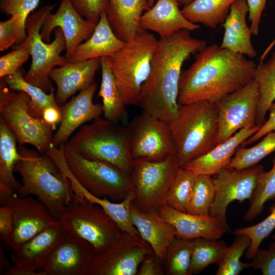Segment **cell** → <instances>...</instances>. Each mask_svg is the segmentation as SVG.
<instances>
[{
  "label": "cell",
  "instance_id": "47",
  "mask_svg": "<svg viewBox=\"0 0 275 275\" xmlns=\"http://www.w3.org/2000/svg\"><path fill=\"white\" fill-rule=\"evenodd\" d=\"M21 21V17L19 15H15L0 22L1 51H4L16 43Z\"/></svg>",
  "mask_w": 275,
  "mask_h": 275
},
{
  "label": "cell",
  "instance_id": "55",
  "mask_svg": "<svg viewBox=\"0 0 275 275\" xmlns=\"http://www.w3.org/2000/svg\"><path fill=\"white\" fill-rule=\"evenodd\" d=\"M154 1L155 0H148V5L150 8H151L154 5Z\"/></svg>",
  "mask_w": 275,
  "mask_h": 275
},
{
  "label": "cell",
  "instance_id": "52",
  "mask_svg": "<svg viewBox=\"0 0 275 275\" xmlns=\"http://www.w3.org/2000/svg\"><path fill=\"white\" fill-rule=\"evenodd\" d=\"M42 119L54 130H56L57 124L60 123L62 119L61 106H51L45 108L42 113Z\"/></svg>",
  "mask_w": 275,
  "mask_h": 275
},
{
  "label": "cell",
  "instance_id": "10",
  "mask_svg": "<svg viewBox=\"0 0 275 275\" xmlns=\"http://www.w3.org/2000/svg\"><path fill=\"white\" fill-rule=\"evenodd\" d=\"M181 168L177 153L158 161L133 160V204L142 211L158 210Z\"/></svg>",
  "mask_w": 275,
  "mask_h": 275
},
{
  "label": "cell",
  "instance_id": "49",
  "mask_svg": "<svg viewBox=\"0 0 275 275\" xmlns=\"http://www.w3.org/2000/svg\"><path fill=\"white\" fill-rule=\"evenodd\" d=\"M13 219L11 210L6 205L0 207V237L5 244L10 239L13 231Z\"/></svg>",
  "mask_w": 275,
  "mask_h": 275
},
{
  "label": "cell",
  "instance_id": "43",
  "mask_svg": "<svg viewBox=\"0 0 275 275\" xmlns=\"http://www.w3.org/2000/svg\"><path fill=\"white\" fill-rule=\"evenodd\" d=\"M40 0H0L2 13L11 17L19 15L21 21L18 28L16 45L22 43L26 38L25 22L30 14L38 6Z\"/></svg>",
  "mask_w": 275,
  "mask_h": 275
},
{
  "label": "cell",
  "instance_id": "2",
  "mask_svg": "<svg viewBox=\"0 0 275 275\" xmlns=\"http://www.w3.org/2000/svg\"><path fill=\"white\" fill-rule=\"evenodd\" d=\"M206 46L205 41L192 37L187 30L160 37L140 96L138 105L144 112L168 123L177 116L182 65Z\"/></svg>",
  "mask_w": 275,
  "mask_h": 275
},
{
  "label": "cell",
  "instance_id": "48",
  "mask_svg": "<svg viewBox=\"0 0 275 275\" xmlns=\"http://www.w3.org/2000/svg\"><path fill=\"white\" fill-rule=\"evenodd\" d=\"M249 7V19L253 35H258L262 12L267 0H246Z\"/></svg>",
  "mask_w": 275,
  "mask_h": 275
},
{
  "label": "cell",
  "instance_id": "32",
  "mask_svg": "<svg viewBox=\"0 0 275 275\" xmlns=\"http://www.w3.org/2000/svg\"><path fill=\"white\" fill-rule=\"evenodd\" d=\"M16 143L12 130L0 119V187L14 190L17 194L22 184L13 174L20 157Z\"/></svg>",
  "mask_w": 275,
  "mask_h": 275
},
{
  "label": "cell",
  "instance_id": "31",
  "mask_svg": "<svg viewBox=\"0 0 275 275\" xmlns=\"http://www.w3.org/2000/svg\"><path fill=\"white\" fill-rule=\"evenodd\" d=\"M102 80L98 96L102 99L105 119L113 122L127 119L125 104L121 96L107 57L101 58Z\"/></svg>",
  "mask_w": 275,
  "mask_h": 275
},
{
  "label": "cell",
  "instance_id": "53",
  "mask_svg": "<svg viewBox=\"0 0 275 275\" xmlns=\"http://www.w3.org/2000/svg\"><path fill=\"white\" fill-rule=\"evenodd\" d=\"M6 275H42L40 271H35L20 267L15 265L11 266L4 273Z\"/></svg>",
  "mask_w": 275,
  "mask_h": 275
},
{
  "label": "cell",
  "instance_id": "28",
  "mask_svg": "<svg viewBox=\"0 0 275 275\" xmlns=\"http://www.w3.org/2000/svg\"><path fill=\"white\" fill-rule=\"evenodd\" d=\"M125 43L115 35L108 21L107 11H104L91 37L80 44L67 59L74 63L108 57Z\"/></svg>",
  "mask_w": 275,
  "mask_h": 275
},
{
  "label": "cell",
  "instance_id": "16",
  "mask_svg": "<svg viewBox=\"0 0 275 275\" xmlns=\"http://www.w3.org/2000/svg\"><path fill=\"white\" fill-rule=\"evenodd\" d=\"M4 205L11 210L14 225L11 237L4 244L8 250L17 249L59 220L32 196L20 197L16 194Z\"/></svg>",
  "mask_w": 275,
  "mask_h": 275
},
{
  "label": "cell",
  "instance_id": "12",
  "mask_svg": "<svg viewBox=\"0 0 275 275\" xmlns=\"http://www.w3.org/2000/svg\"><path fill=\"white\" fill-rule=\"evenodd\" d=\"M127 127L133 160L158 161L176 153L168 122L143 111Z\"/></svg>",
  "mask_w": 275,
  "mask_h": 275
},
{
  "label": "cell",
  "instance_id": "9",
  "mask_svg": "<svg viewBox=\"0 0 275 275\" xmlns=\"http://www.w3.org/2000/svg\"><path fill=\"white\" fill-rule=\"evenodd\" d=\"M30 99L24 92L10 90L1 78L0 119L12 130L19 146L31 144L44 153L52 144L54 130L42 119L30 113Z\"/></svg>",
  "mask_w": 275,
  "mask_h": 275
},
{
  "label": "cell",
  "instance_id": "33",
  "mask_svg": "<svg viewBox=\"0 0 275 275\" xmlns=\"http://www.w3.org/2000/svg\"><path fill=\"white\" fill-rule=\"evenodd\" d=\"M24 70L21 67L14 74L2 79L10 90L26 93L30 97L28 103L30 113L36 117L42 119V113L45 108L60 106L56 99L54 89L53 87L47 94L41 88L27 82L24 78Z\"/></svg>",
  "mask_w": 275,
  "mask_h": 275
},
{
  "label": "cell",
  "instance_id": "24",
  "mask_svg": "<svg viewBox=\"0 0 275 275\" xmlns=\"http://www.w3.org/2000/svg\"><path fill=\"white\" fill-rule=\"evenodd\" d=\"M158 211L162 218L175 228L177 237L219 239L226 233L217 220L210 214L202 216L181 212L167 204Z\"/></svg>",
  "mask_w": 275,
  "mask_h": 275
},
{
  "label": "cell",
  "instance_id": "36",
  "mask_svg": "<svg viewBox=\"0 0 275 275\" xmlns=\"http://www.w3.org/2000/svg\"><path fill=\"white\" fill-rule=\"evenodd\" d=\"M193 240L176 236L172 240L163 260L167 274L190 275Z\"/></svg>",
  "mask_w": 275,
  "mask_h": 275
},
{
  "label": "cell",
  "instance_id": "51",
  "mask_svg": "<svg viewBox=\"0 0 275 275\" xmlns=\"http://www.w3.org/2000/svg\"><path fill=\"white\" fill-rule=\"evenodd\" d=\"M160 259L154 252L148 255L141 263L138 275H163L164 272Z\"/></svg>",
  "mask_w": 275,
  "mask_h": 275
},
{
  "label": "cell",
  "instance_id": "40",
  "mask_svg": "<svg viewBox=\"0 0 275 275\" xmlns=\"http://www.w3.org/2000/svg\"><path fill=\"white\" fill-rule=\"evenodd\" d=\"M196 174L181 167L167 194L166 204L186 212L193 193Z\"/></svg>",
  "mask_w": 275,
  "mask_h": 275
},
{
  "label": "cell",
  "instance_id": "18",
  "mask_svg": "<svg viewBox=\"0 0 275 275\" xmlns=\"http://www.w3.org/2000/svg\"><path fill=\"white\" fill-rule=\"evenodd\" d=\"M94 255L90 243L69 232L40 271L42 275H85Z\"/></svg>",
  "mask_w": 275,
  "mask_h": 275
},
{
  "label": "cell",
  "instance_id": "20",
  "mask_svg": "<svg viewBox=\"0 0 275 275\" xmlns=\"http://www.w3.org/2000/svg\"><path fill=\"white\" fill-rule=\"evenodd\" d=\"M97 89L94 82L89 87L61 106L62 119L53 136L52 143L59 147L65 144L72 133L85 123L100 117L103 113L102 104L94 103L93 98Z\"/></svg>",
  "mask_w": 275,
  "mask_h": 275
},
{
  "label": "cell",
  "instance_id": "42",
  "mask_svg": "<svg viewBox=\"0 0 275 275\" xmlns=\"http://www.w3.org/2000/svg\"><path fill=\"white\" fill-rule=\"evenodd\" d=\"M275 229V206L263 221L254 225L239 228L232 233L235 236L244 234L251 239V244L245 252L246 258L252 259L263 240Z\"/></svg>",
  "mask_w": 275,
  "mask_h": 275
},
{
  "label": "cell",
  "instance_id": "14",
  "mask_svg": "<svg viewBox=\"0 0 275 275\" xmlns=\"http://www.w3.org/2000/svg\"><path fill=\"white\" fill-rule=\"evenodd\" d=\"M264 170L260 164L241 169L226 167L213 175L215 194L209 214L217 220L226 233L231 231L226 217L228 206L234 201L250 200L258 177Z\"/></svg>",
  "mask_w": 275,
  "mask_h": 275
},
{
  "label": "cell",
  "instance_id": "35",
  "mask_svg": "<svg viewBox=\"0 0 275 275\" xmlns=\"http://www.w3.org/2000/svg\"><path fill=\"white\" fill-rule=\"evenodd\" d=\"M227 247L224 241L218 239L202 237L194 239L190 275L200 273L212 264L219 265Z\"/></svg>",
  "mask_w": 275,
  "mask_h": 275
},
{
  "label": "cell",
  "instance_id": "5",
  "mask_svg": "<svg viewBox=\"0 0 275 275\" xmlns=\"http://www.w3.org/2000/svg\"><path fill=\"white\" fill-rule=\"evenodd\" d=\"M66 144L83 157L111 163L130 174L133 160L127 127L98 117L84 124Z\"/></svg>",
  "mask_w": 275,
  "mask_h": 275
},
{
  "label": "cell",
  "instance_id": "23",
  "mask_svg": "<svg viewBox=\"0 0 275 275\" xmlns=\"http://www.w3.org/2000/svg\"><path fill=\"white\" fill-rule=\"evenodd\" d=\"M130 217L141 237L150 245L154 253L163 260L169 245L176 236L175 228L162 218L158 210L142 211L133 202Z\"/></svg>",
  "mask_w": 275,
  "mask_h": 275
},
{
  "label": "cell",
  "instance_id": "56",
  "mask_svg": "<svg viewBox=\"0 0 275 275\" xmlns=\"http://www.w3.org/2000/svg\"><path fill=\"white\" fill-rule=\"evenodd\" d=\"M272 239L273 240H275V234L272 236Z\"/></svg>",
  "mask_w": 275,
  "mask_h": 275
},
{
  "label": "cell",
  "instance_id": "21",
  "mask_svg": "<svg viewBox=\"0 0 275 275\" xmlns=\"http://www.w3.org/2000/svg\"><path fill=\"white\" fill-rule=\"evenodd\" d=\"M101 66V58L77 62H68L59 68H53L49 77L56 84V99L60 106L78 91L89 87L94 82L97 70Z\"/></svg>",
  "mask_w": 275,
  "mask_h": 275
},
{
  "label": "cell",
  "instance_id": "7",
  "mask_svg": "<svg viewBox=\"0 0 275 275\" xmlns=\"http://www.w3.org/2000/svg\"><path fill=\"white\" fill-rule=\"evenodd\" d=\"M52 5L45 6L32 14L25 22L26 38L20 45L25 47L32 57V64L24 79L45 92L53 88L49 77L50 71L56 66H62L69 62L65 56H61L66 49V42L61 28L53 31L54 38L50 43L44 42L40 32L47 15L53 9Z\"/></svg>",
  "mask_w": 275,
  "mask_h": 275
},
{
  "label": "cell",
  "instance_id": "13",
  "mask_svg": "<svg viewBox=\"0 0 275 275\" xmlns=\"http://www.w3.org/2000/svg\"><path fill=\"white\" fill-rule=\"evenodd\" d=\"M153 251L140 236L122 231L111 246L95 254L85 275H135L144 259Z\"/></svg>",
  "mask_w": 275,
  "mask_h": 275
},
{
  "label": "cell",
  "instance_id": "45",
  "mask_svg": "<svg viewBox=\"0 0 275 275\" xmlns=\"http://www.w3.org/2000/svg\"><path fill=\"white\" fill-rule=\"evenodd\" d=\"M75 10L85 19L96 24L101 13L107 10L109 0H70Z\"/></svg>",
  "mask_w": 275,
  "mask_h": 275
},
{
  "label": "cell",
  "instance_id": "11",
  "mask_svg": "<svg viewBox=\"0 0 275 275\" xmlns=\"http://www.w3.org/2000/svg\"><path fill=\"white\" fill-rule=\"evenodd\" d=\"M59 219L69 233L90 243L95 254L108 249L122 232L101 206L86 200L71 203Z\"/></svg>",
  "mask_w": 275,
  "mask_h": 275
},
{
  "label": "cell",
  "instance_id": "54",
  "mask_svg": "<svg viewBox=\"0 0 275 275\" xmlns=\"http://www.w3.org/2000/svg\"><path fill=\"white\" fill-rule=\"evenodd\" d=\"M193 0H177L178 3L181 5H183L184 6L188 4L191 2H192Z\"/></svg>",
  "mask_w": 275,
  "mask_h": 275
},
{
  "label": "cell",
  "instance_id": "34",
  "mask_svg": "<svg viewBox=\"0 0 275 275\" xmlns=\"http://www.w3.org/2000/svg\"><path fill=\"white\" fill-rule=\"evenodd\" d=\"M254 79L259 93L256 123L262 126L269 107L275 101V53L267 62L256 66Z\"/></svg>",
  "mask_w": 275,
  "mask_h": 275
},
{
  "label": "cell",
  "instance_id": "6",
  "mask_svg": "<svg viewBox=\"0 0 275 275\" xmlns=\"http://www.w3.org/2000/svg\"><path fill=\"white\" fill-rule=\"evenodd\" d=\"M158 40L141 30L129 42L107 57L126 106L138 105L142 88L150 72Z\"/></svg>",
  "mask_w": 275,
  "mask_h": 275
},
{
  "label": "cell",
  "instance_id": "39",
  "mask_svg": "<svg viewBox=\"0 0 275 275\" xmlns=\"http://www.w3.org/2000/svg\"><path fill=\"white\" fill-rule=\"evenodd\" d=\"M211 176L196 174L186 212L202 216L209 214L215 194V185Z\"/></svg>",
  "mask_w": 275,
  "mask_h": 275
},
{
  "label": "cell",
  "instance_id": "50",
  "mask_svg": "<svg viewBox=\"0 0 275 275\" xmlns=\"http://www.w3.org/2000/svg\"><path fill=\"white\" fill-rule=\"evenodd\" d=\"M269 117L259 130L244 141L241 147H246L257 142L268 133L275 131V102L269 108Z\"/></svg>",
  "mask_w": 275,
  "mask_h": 275
},
{
  "label": "cell",
  "instance_id": "38",
  "mask_svg": "<svg viewBox=\"0 0 275 275\" xmlns=\"http://www.w3.org/2000/svg\"><path fill=\"white\" fill-rule=\"evenodd\" d=\"M272 162L271 169L264 170L258 177L250 207L243 216L245 221H251L257 217L268 201L275 200V154Z\"/></svg>",
  "mask_w": 275,
  "mask_h": 275
},
{
  "label": "cell",
  "instance_id": "27",
  "mask_svg": "<svg viewBox=\"0 0 275 275\" xmlns=\"http://www.w3.org/2000/svg\"><path fill=\"white\" fill-rule=\"evenodd\" d=\"M150 8L148 0H109L107 19L117 37L128 43L141 30V16Z\"/></svg>",
  "mask_w": 275,
  "mask_h": 275
},
{
  "label": "cell",
  "instance_id": "15",
  "mask_svg": "<svg viewBox=\"0 0 275 275\" xmlns=\"http://www.w3.org/2000/svg\"><path fill=\"white\" fill-rule=\"evenodd\" d=\"M258 97V85L254 79L215 103L218 124L215 146L238 131L257 125Z\"/></svg>",
  "mask_w": 275,
  "mask_h": 275
},
{
  "label": "cell",
  "instance_id": "4",
  "mask_svg": "<svg viewBox=\"0 0 275 275\" xmlns=\"http://www.w3.org/2000/svg\"><path fill=\"white\" fill-rule=\"evenodd\" d=\"M169 124L181 167L216 145L218 124L214 103L179 104L178 115Z\"/></svg>",
  "mask_w": 275,
  "mask_h": 275
},
{
  "label": "cell",
  "instance_id": "25",
  "mask_svg": "<svg viewBox=\"0 0 275 275\" xmlns=\"http://www.w3.org/2000/svg\"><path fill=\"white\" fill-rule=\"evenodd\" d=\"M260 126L256 125L238 131L205 154L190 161L183 168L191 171L196 174L213 176L227 167L238 148L256 133Z\"/></svg>",
  "mask_w": 275,
  "mask_h": 275
},
{
  "label": "cell",
  "instance_id": "46",
  "mask_svg": "<svg viewBox=\"0 0 275 275\" xmlns=\"http://www.w3.org/2000/svg\"><path fill=\"white\" fill-rule=\"evenodd\" d=\"M251 267L260 269L263 275H275V240L268 249H258L251 262Z\"/></svg>",
  "mask_w": 275,
  "mask_h": 275
},
{
  "label": "cell",
  "instance_id": "26",
  "mask_svg": "<svg viewBox=\"0 0 275 275\" xmlns=\"http://www.w3.org/2000/svg\"><path fill=\"white\" fill-rule=\"evenodd\" d=\"M249 11L246 0H236L231 5L229 13L223 24L225 31L220 46L254 58L257 54L251 40L252 32L246 20Z\"/></svg>",
  "mask_w": 275,
  "mask_h": 275
},
{
  "label": "cell",
  "instance_id": "29",
  "mask_svg": "<svg viewBox=\"0 0 275 275\" xmlns=\"http://www.w3.org/2000/svg\"><path fill=\"white\" fill-rule=\"evenodd\" d=\"M64 173L69 179L73 192L79 200H86L99 205L115 221L122 231L134 236H140L130 217L134 192L121 202H112L106 198H101L93 195L79 182L68 168L64 169Z\"/></svg>",
  "mask_w": 275,
  "mask_h": 275
},
{
  "label": "cell",
  "instance_id": "22",
  "mask_svg": "<svg viewBox=\"0 0 275 275\" xmlns=\"http://www.w3.org/2000/svg\"><path fill=\"white\" fill-rule=\"evenodd\" d=\"M179 4L177 0H158L141 16V30L153 31L160 37L170 36L181 30H198L200 25L190 22L184 16Z\"/></svg>",
  "mask_w": 275,
  "mask_h": 275
},
{
  "label": "cell",
  "instance_id": "30",
  "mask_svg": "<svg viewBox=\"0 0 275 275\" xmlns=\"http://www.w3.org/2000/svg\"><path fill=\"white\" fill-rule=\"evenodd\" d=\"M236 0H193L181 10L190 22L211 29L223 24L231 5Z\"/></svg>",
  "mask_w": 275,
  "mask_h": 275
},
{
  "label": "cell",
  "instance_id": "19",
  "mask_svg": "<svg viewBox=\"0 0 275 275\" xmlns=\"http://www.w3.org/2000/svg\"><path fill=\"white\" fill-rule=\"evenodd\" d=\"M68 233L59 219L11 251V256L14 265L27 269L41 270L51 253Z\"/></svg>",
  "mask_w": 275,
  "mask_h": 275
},
{
  "label": "cell",
  "instance_id": "1",
  "mask_svg": "<svg viewBox=\"0 0 275 275\" xmlns=\"http://www.w3.org/2000/svg\"><path fill=\"white\" fill-rule=\"evenodd\" d=\"M256 66L245 56L217 44L206 46L197 53L193 64L181 72L178 102L215 103L252 81Z\"/></svg>",
  "mask_w": 275,
  "mask_h": 275
},
{
  "label": "cell",
  "instance_id": "41",
  "mask_svg": "<svg viewBox=\"0 0 275 275\" xmlns=\"http://www.w3.org/2000/svg\"><path fill=\"white\" fill-rule=\"evenodd\" d=\"M232 243L227 247L219 265L216 275H238L243 269L251 267V263L242 262L240 258L249 248L251 239L246 235L236 236Z\"/></svg>",
  "mask_w": 275,
  "mask_h": 275
},
{
  "label": "cell",
  "instance_id": "37",
  "mask_svg": "<svg viewBox=\"0 0 275 275\" xmlns=\"http://www.w3.org/2000/svg\"><path fill=\"white\" fill-rule=\"evenodd\" d=\"M275 152V131L265 135L255 146L238 148L227 168L246 169L255 166L265 157Z\"/></svg>",
  "mask_w": 275,
  "mask_h": 275
},
{
  "label": "cell",
  "instance_id": "17",
  "mask_svg": "<svg viewBox=\"0 0 275 275\" xmlns=\"http://www.w3.org/2000/svg\"><path fill=\"white\" fill-rule=\"evenodd\" d=\"M97 24L83 17L75 10L70 0H62L54 14L49 12L43 23L40 34L47 43L50 41V35L56 28L62 30L66 42L67 59L71 57L77 47L92 35Z\"/></svg>",
  "mask_w": 275,
  "mask_h": 275
},
{
  "label": "cell",
  "instance_id": "8",
  "mask_svg": "<svg viewBox=\"0 0 275 275\" xmlns=\"http://www.w3.org/2000/svg\"><path fill=\"white\" fill-rule=\"evenodd\" d=\"M64 150L68 168L93 195L119 202L134 192L130 174L111 163L85 158L66 143Z\"/></svg>",
  "mask_w": 275,
  "mask_h": 275
},
{
  "label": "cell",
  "instance_id": "3",
  "mask_svg": "<svg viewBox=\"0 0 275 275\" xmlns=\"http://www.w3.org/2000/svg\"><path fill=\"white\" fill-rule=\"evenodd\" d=\"M19 158L14 171L21 176L20 197L35 196L59 219L67 207L78 200L68 178L45 153L17 147Z\"/></svg>",
  "mask_w": 275,
  "mask_h": 275
},
{
  "label": "cell",
  "instance_id": "44",
  "mask_svg": "<svg viewBox=\"0 0 275 275\" xmlns=\"http://www.w3.org/2000/svg\"><path fill=\"white\" fill-rule=\"evenodd\" d=\"M12 48V51L0 58L1 78L15 73L30 55L28 50L20 45H14Z\"/></svg>",
  "mask_w": 275,
  "mask_h": 275
}]
</instances>
